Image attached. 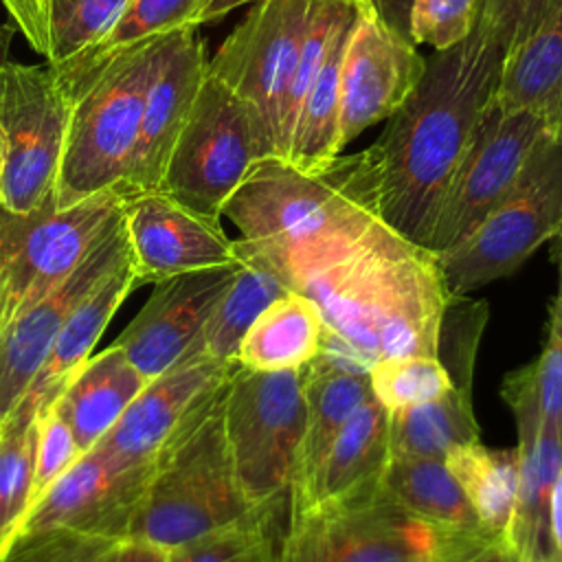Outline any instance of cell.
<instances>
[{
  "label": "cell",
  "mask_w": 562,
  "mask_h": 562,
  "mask_svg": "<svg viewBox=\"0 0 562 562\" xmlns=\"http://www.w3.org/2000/svg\"><path fill=\"white\" fill-rule=\"evenodd\" d=\"M277 156L261 114L206 70L158 191L209 220L261 158Z\"/></svg>",
  "instance_id": "cell-6"
},
{
  "label": "cell",
  "mask_w": 562,
  "mask_h": 562,
  "mask_svg": "<svg viewBox=\"0 0 562 562\" xmlns=\"http://www.w3.org/2000/svg\"><path fill=\"white\" fill-rule=\"evenodd\" d=\"M501 397L518 430V492L507 538L520 562L555 558L549 496L562 465V428L542 419L533 362L505 375Z\"/></svg>",
  "instance_id": "cell-16"
},
{
  "label": "cell",
  "mask_w": 562,
  "mask_h": 562,
  "mask_svg": "<svg viewBox=\"0 0 562 562\" xmlns=\"http://www.w3.org/2000/svg\"><path fill=\"white\" fill-rule=\"evenodd\" d=\"M37 417L20 400L0 424V560L20 536L31 505Z\"/></svg>",
  "instance_id": "cell-33"
},
{
  "label": "cell",
  "mask_w": 562,
  "mask_h": 562,
  "mask_svg": "<svg viewBox=\"0 0 562 562\" xmlns=\"http://www.w3.org/2000/svg\"><path fill=\"white\" fill-rule=\"evenodd\" d=\"M549 138L531 114L490 101L439 200L426 250L441 255L459 244L512 191Z\"/></svg>",
  "instance_id": "cell-12"
},
{
  "label": "cell",
  "mask_w": 562,
  "mask_h": 562,
  "mask_svg": "<svg viewBox=\"0 0 562 562\" xmlns=\"http://www.w3.org/2000/svg\"><path fill=\"white\" fill-rule=\"evenodd\" d=\"M389 419L391 413L375 397L367 400L338 430L307 485L288 498V520L378 487L391 459Z\"/></svg>",
  "instance_id": "cell-22"
},
{
  "label": "cell",
  "mask_w": 562,
  "mask_h": 562,
  "mask_svg": "<svg viewBox=\"0 0 562 562\" xmlns=\"http://www.w3.org/2000/svg\"><path fill=\"white\" fill-rule=\"evenodd\" d=\"M380 485L395 503L439 536L487 531L443 459L391 454Z\"/></svg>",
  "instance_id": "cell-30"
},
{
  "label": "cell",
  "mask_w": 562,
  "mask_h": 562,
  "mask_svg": "<svg viewBox=\"0 0 562 562\" xmlns=\"http://www.w3.org/2000/svg\"><path fill=\"white\" fill-rule=\"evenodd\" d=\"M200 26H182L165 35L140 116L136 154L125 184V198L158 191L169 154L191 112L204 81L209 57L198 33Z\"/></svg>",
  "instance_id": "cell-21"
},
{
  "label": "cell",
  "mask_w": 562,
  "mask_h": 562,
  "mask_svg": "<svg viewBox=\"0 0 562 562\" xmlns=\"http://www.w3.org/2000/svg\"><path fill=\"white\" fill-rule=\"evenodd\" d=\"M533 367L542 419L562 428V263H558V290L549 310L544 347Z\"/></svg>",
  "instance_id": "cell-41"
},
{
  "label": "cell",
  "mask_w": 562,
  "mask_h": 562,
  "mask_svg": "<svg viewBox=\"0 0 562 562\" xmlns=\"http://www.w3.org/2000/svg\"><path fill=\"white\" fill-rule=\"evenodd\" d=\"M492 103L531 114L553 140H562V0L503 53Z\"/></svg>",
  "instance_id": "cell-24"
},
{
  "label": "cell",
  "mask_w": 562,
  "mask_h": 562,
  "mask_svg": "<svg viewBox=\"0 0 562 562\" xmlns=\"http://www.w3.org/2000/svg\"><path fill=\"white\" fill-rule=\"evenodd\" d=\"M551 261L558 266V263H562V228H560V233L551 239Z\"/></svg>",
  "instance_id": "cell-50"
},
{
  "label": "cell",
  "mask_w": 562,
  "mask_h": 562,
  "mask_svg": "<svg viewBox=\"0 0 562 562\" xmlns=\"http://www.w3.org/2000/svg\"><path fill=\"white\" fill-rule=\"evenodd\" d=\"M310 0H257L206 70L250 103L285 158V101L307 22Z\"/></svg>",
  "instance_id": "cell-13"
},
{
  "label": "cell",
  "mask_w": 562,
  "mask_h": 562,
  "mask_svg": "<svg viewBox=\"0 0 562 562\" xmlns=\"http://www.w3.org/2000/svg\"><path fill=\"white\" fill-rule=\"evenodd\" d=\"M296 292L321 310L323 347L364 367L389 356H437L448 301L437 255L393 231L310 274Z\"/></svg>",
  "instance_id": "cell-3"
},
{
  "label": "cell",
  "mask_w": 562,
  "mask_h": 562,
  "mask_svg": "<svg viewBox=\"0 0 562 562\" xmlns=\"http://www.w3.org/2000/svg\"><path fill=\"white\" fill-rule=\"evenodd\" d=\"M125 259H130V244L121 209V215L61 283L0 327V424L24 397L75 305Z\"/></svg>",
  "instance_id": "cell-15"
},
{
  "label": "cell",
  "mask_w": 562,
  "mask_h": 562,
  "mask_svg": "<svg viewBox=\"0 0 562 562\" xmlns=\"http://www.w3.org/2000/svg\"><path fill=\"white\" fill-rule=\"evenodd\" d=\"M13 24L26 37L31 48L40 55H48V9L50 0H2Z\"/></svg>",
  "instance_id": "cell-44"
},
{
  "label": "cell",
  "mask_w": 562,
  "mask_h": 562,
  "mask_svg": "<svg viewBox=\"0 0 562 562\" xmlns=\"http://www.w3.org/2000/svg\"><path fill=\"white\" fill-rule=\"evenodd\" d=\"M119 542L70 529L29 531L15 538L0 562H112Z\"/></svg>",
  "instance_id": "cell-38"
},
{
  "label": "cell",
  "mask_w": 562,
  "mask_h": 562,
  "mask_svg": "<svg viewBox=\"0 0 562 562\" xmlns=\"http://www.w3.org/2000/svg\"><path fill=\"white\" fill-rule=\"evenodd\" d=\"M362 0L336 26L327 55L305 92L294 116L285 160L301 171H318L334 162L342 151L338 145V108H340V68L349 33L360 13Z\"/></svg>",
  "instance_id": "cell-29"
},
{
  "label": "cell",
  "mask_w": 562,
  "mask_h": 562,
  "mask_svg": "<svg viewBox=\"0 0 562 562\" xmlns=\"http://www.w3.org/2000/svg\"><path fill=\"white\" fill-rule=\"evenodd\" d=\"M165 35L145 37L119 50L66 86L72 112L55 184L59 209L105 191L123 198L145 94Z\"/></svg>",
  "instance_id": "cell-5"
},
{
  "label": "cell",
  "mask_w": 562,
  "mask_h": 562,
  "mask_svg": "<svg viewBox=\"0 0 562 562\" xmlns=\"http://www.w3.org/2000/svg\"><path fill=\"white\" fill-rule=\"evenodd\" d=\"M224 428L237 481L252 507L288 498L305 430L299 369L235 367L224 391Z\"/></svg>",
  "instance_id": "cell-8"
},
{
  "label": "cell",
  "mask_w": 562,
  "mask_h": 562,
  "mask_svg": "<svg viewBox=\"0 0 562 562\" xmlns=\"http://www.w3.org/2000/svg\"><path fill=\"white\" fill-rule=\"evenodd\" d=\"M279 509L281 503L259 507L239 522L169 551L167 562H277L283 538Z\"/></svg>",
  "instance_id": "cell-35"
},
{
  "label": "cell",
  "mask_w": 562,
  "mask_h": 562,
  "mask_svg": "<svg viewBox=\"0 0 562 562\" xmlns=\"http://www.w3.org/2000/svg\"><path fill=\"white\" fill-rule=\"evenodd\" d=\"M15 35V24H0V70L9 61V46Z\"/></svg>",
  "instance_id": "cell-49"
},
{
  "label": "cell",
  "mask_w": 562,
  "mask_h": 562,
  "mask_svg": "<svg viewBox=\"0 0 562 562\" xmlns=\"http://www.w3.org/2000/svg\"><path fill=\"white\" fill-rule=\"evenodd\" d=\"M145 384L147 378L116 342L86 360L55 400L81 452L92 450L112 430Z\"/></svg>",
  "instance_id": "cell-26"
},
{
  "label": "cell",
  "mask_w": 562,
  "mask_h": 562,
  "mask_svg": "<svg viewBox=\"0 0 562 562\" xmlns=\"http://www.w3.org/2000/svg\"><path fill=\"white\" fill-rule=\"evenodd\" d=\"M151 463L121 468L99 448L83 452L26 512L20 533L70 529L125 540Z\"/></svg>",
  "instance_id": "cell-19"
},
{
  "label": "cell",
  "mask_w": 562,
  "mask_h": 562,
  "mask_svg": "<svg viewBox=\"0 0 562 562\" xmlns=\"http://www.w3.org/2000/svg\"><path fill=\"white\" fill-rule=\"evenodd\" d=\"M130 0H50L48 55L53 68H64L92 48L121 18Z\"/></svg>",
  "instance_id": "cell-36"
},
{
  "label": "cell",
  "mask_w": 562,
  "mask_h": 562,
  "mask_svg": "<svg viewBox=\"0 0 562 562\" xmlns=\"http://www.w3.org/2000/svg\"><path fill=\"white\" fill-rule=\"evenodd\" d=\"M299 373L305 397V430L288 498L307 485L338 430L373 397L369 367L338 349L321 347L318 356L301 367Z\"/></svg>",
  "instance_id": "cell-23"
},
{
  "label": "cell",
  "mask_w": 562,
  "mask_h": 562,
  "mask_svg": "<svg viewBox=\"0 0 562 562\" xmlns=\"http://www.w3.org/2000/svg\"><path fill=\"white\" fill-rule=\"evenodd\" d=\"M540 562H562V558L555 555V558H547V560H540Z\"/></svg>",
  "instance_id": "cell-51"
},
{
  "label": "cell",
  "mask_w": 562,
  "mask_h": 562,
  "mask_svg": "<svg viewBox=\"0 0 562 562\" xmlns=\"http://www.w3.org/2000/svg\"><path fill=\"white\" fill-rule=\"evenodd\" d=\"M233 274L235 261L156 281L140 312L114 342L147 380L165 373L198 351L202 329Z\"/></svg>",
  "instance_id": "cell-18"
},
{
  "label": "cell",
  "mask_w": 562,
  "mask_h": 562,
  "mask_svg": "<svg viewBox=\"0 0 562 562\" xmlns=\"http://www.w3.org/2000/svg\"><path fill=\"white\" fill-rule=\"evenodd\" d=\"M503 44L479 20L459 44L435 50L406 101L367 147L380 220L426 248L439 200L498 81Z\"/></svg>",
  "instance_id": "cell-1"
},
{
  "label": "cell",
  "mask_w": 562,
  "mask_h": 562,
  "mask_svg": "<svg viewBox=\"0 0 562 562\" xmlns=\"http://www.w3.org/2000/svg\"><path fill=\"white\" fill-rule=\"evenodd\" d=\"M426 70L417 44L362 0L340 68V151L364 130L386 121Z\"/></svg>",
  "instance_id": "cell-14"
},
{
  "label": "cell",
  "mask_w": 562,
  "mask_h": 562,
  "mask_svg": "<svg viewBox=\"0 0 562 562\" xmlns=\"http://www.w3.org/2000/svg\"><path fill=\"white\" fill-rule=\"evenodd\" d=\"M200 0H130L116 24L86 53L64 68H55L59 79L70 86L92 68L119 50L154 35H165L193 24V13ZM195 26V24H193Z\"/></svg>",
  "instance_id": "cell-34"
},
{
  "label": "cell",
  "mask_w": 562,
  "mask_h": 562,
  "mask_svg": "<svg viewBox=\"0 0 562 562\" xmlns=\"http://www.w3.org/2000/svg\"><path fill=\"white\" fill-rule=\"evenodd\" d=\"M323 331L316 301L290 290L255 318L239 342L235 362L252 371L301 369L318 356Z\"/></svg>",
  "instance_id": "cell-28"
},
{
  "label": "cell",
  "mask_w": 562,
  "mask_h": 562,
  "mask_svg": "<svg viewBox=\"0 0 562 562\" xmlns=\"http://www.w3.org/2000/svg\"><path fill=\"white\" fill-rule=\"evenodd\" d=\"M483 0H413L408 37L432 50H446L463 42L481 18Z\"/></svg>",
  "instance_id": "cell-39"
},
{
  "label": "cell",
  "mask_w": 562,
  "mask_h": 562,
  "mask_svg": "<svg viewBox=\"0 0 562 562\" xmlns=\"http://www.w3.org/2000/svg\"><path fill=\"white\" fill-rule=\"evenodd\" d=\"M233 246L235 274L198 340V351L222 362H235L239 342L255 318L292 290L281 270L250 241L233 239Z\"/></svg>",
  "instance_id": "cell-27"
},
{
  "label": "cell",
  "mask_w": 562,
  "mask_h": 562,
  "mask_svg": "<svg viewBox=\"0 0 562 562\" xmlns=\"http://www.w3.org/2000/svg\"><path fill=\"white\" fill-rule=\"evenodd\" d=\"M371 395L389 411L424 404L452 389V380L437 356H389L369 367Z\"/></svg>",
  "instance_id": "cell-37"
},
{
  "label": "cell",
  "mask_w": 562,
  "mask_h": 562,
  "mask_svg": "<svg viewBox=\"0 0 562 562\" xmlns=\"http://www.w3.org/2000/svg\"><path fill=\"white\" fill-rule=\"evenodd\" d=\"M136 285L140 283L130 255V259L105 274L68 314L22 402L42 415L61 395L72 375L92 356L108 323Z\"/></svg>",
  "instance_id": "cell-25"
},
{
  "label": "cell",
  "mask_w": 562,
  "mask_h": 562,
  "mask_svg": "<svg viewBox=\"0 0 562 562\" xmlns=\"http://www.w3.org/2000/svg\"><path fill=\"white\" fill-rule=\"evenodd\" d=\"M428 562H520L507 536L490 531L439 536Z\"/></svg>",
  "instance_id": "cell-43"
},
{
  "label": "cell",
  "mask_w": 562,
  "mask_h": 562,
  "mask_svg": "<svg viewBox=\"0 0 562 562\" xmlns=\"http://www.w3.org/2000/svg\"><path fill=\"white\" fill-rule=\"evenodd\" d=\"M72 97L55 68L7 61L0 70V209L31 213L55 198Z\"/></svg>",
  "instance_id": "cell-9"
},
{
  "label": "cell",
  "mask_w": 562,
  "mask_h": 562,
  "mask_svg": "<svg viewBox=\"0 0 562 562\" xmlns=\"http://www.w3.org/2000/svg\"><path fill=\"white\" fill-rule=\"evenodd\" d=\"M167 558H169V551L151 542L125 538L119 542L112 562H167Z\"/></svg>",
  "instance_id": "cell-45"
},
{
  "label": "cell",
  "mask_w": 562,
  "mask_h": 562,
  "mask_svg": "<svg viewBox=\"0 0 562 562\" xmlns=\"http://www.w3.org/2000/svg\"><path fill=\"white\" fill-rule=\"evenodd\" d=\"M553 2L555 0H483L479 20L507 50L540 22Z\"/></svg>",
  "instance_id": "cell-42"
},
{
  "label": "cell",
  "mask_w": 562,
  "mask_h": 562,
  "mask_svg": "<svg viewBox=\"0 0 562 562\" xmlns=\"http://www.w3.org/2000/svg\"><path fill=\"white\" fill-rule=\"evenodd\" d=\"M549 527H551L555 551L562 558V465L558 470V476L553 481L551 496H549Z\"/></svg>",
  "instance_id": "cell-48"
},
{
  "label": "cell",
  "mask_w": 562,
  "mask_h": 562,
  "mask_svg": "<svg viewBox=\"0 0 562 562\" xmlns=\"http://www.w3.org/2000/svg\"><path fill=\"white\" fill-rule=\"evenodd\" d=\"M391 454L443 459L452 448L481 441L472 389L452 386L437 400L391 413Z\"/></svg>",
  "instance_id": "cell-31"
},
{
  "label": "cell",
  "mask_w": 562,
  "mask_h": 562,
  "mask_svg": "<svg viewBox=\"0 0 562 562\" xmlns=\"http://www.w3.org/2000/svg\"><path fill=\"white\" fill-rule=\"evenodd\" d=\"M114 191L59 209L55 198L31 213L0 209V327L61 283L121 215Z\"/></svg>",
  "instance_id": "cell-10"
},
{
  "label": "cell",
  "mask_w": 562,
  "mask_h": 562,
  "mask_svg": "<svg viewBox=\"0 0 562 562\" xmlns=\"http://www.w3.org/2000/svg\"><path fill=\"white\" fill-rule=\"evenodd\" d=\"M77 439L68 422L57 411L55 402L37 417V446L35 470L31 485V505L37 503L48 487L81 457ZM29 505V509H31Z\"/></svg>",
  "instance_id": "cell-40"
},
{
  "label": "cell",
  "mask_w": 562,
  "mask_h": 562,
  "mask_svg": "<svg viewBox=\"0 0 562 562\" xmlns=\"http://www.w3.org/2000/svg\"><path fill=\"white\" fill-rule=\"evenodd\" d=\"M257 0H200L198 9L193 13V24L202 26L209 22H217L224 15H228L231 11H235L241 4H252Z\"/></svg>",
  "instance_id": "cell-46"
},
{
  "label": "cell",
  "mask_w": 562,
  "mask_h": 562,
  "mask_svg": "<svg viewBox=\"0 0 562 562\" xmlns=\"http://www.w3.org/2000/svg\"><path fill=\"white\" fill-rule=\"evenodd\" d=\"M562 228V140L549 138L512 191L452 248L437 255L448 296L514 274Z\"/></svg>",
  "instance_id": "cell-7"
},
{
  "label": "cell",
  "mask_w": 562,
  "mask_h": 562,
  "mask_svg": "<svg viewBox=\"0 0 562 562\" xmlns=\"http://www.w3.org/2000/svg\"><path fill=\"white\" fill-rule=\"evenodd\" d=\"M123 224L138 283L235 261L233 239L209 220L160 191L123 200Z\"/></svg>",
  "instance_id": "cell-20"
},
{
  "label": "cell",
  "mask_w": 562,
  "mask_h": 562,
  "mask_svg": "<svg viewBox=\"0 0 562 562\" xmlns=\"http://www.w3.org/2000/svg\"><path fill=\"white\" fill-rule=\"evenodd\" d=\"M437 531L382 485L288 520L277 562H428Z\"/></svg>",
  "instance_id": "cell-11"
},
{
  "label": "cell",
  "mask_w": 562,
  "mask_h": 562,
  "mask_svg": "<svg viewBox=\"0 0 562 562\" xmlns=\"http://www.w3.org/2000/svg\"><path fill=\"white\" fill-rule=\"evenodd\" d=\"M443 463L483 529L507 536L518 492V448H485L481 441L463 443L452 448Z\"/></svg>",
  "instance_id": "cell-32"
},
{
  "label": "cell",
  "mask_w": 562,
  "mask_h": 562,
  "mask_svg": "<svg viewBox=\"0 0 562 562\" xmlns=\"http://www.w3.org/2000/svg\"><path fill=\"white\" fill-rule=\"evenodd\" d=\"M371 7L397 31L408 35V13L413 0H369Z\"/></svg>",
  "instance_id": "cell-47"
},
{
  "label": "cell",
  "mask_w": 562,
  "mask_h": 562,
  "mask_svg": "<svg viewBox=\"0 0 562 562\" xmlns=\"http://www.w3.org/2000/svg\"><path fill=\"white\" fill-rule=\"evenodd\" d=\"M222 217L292 290L391 231L378 215L367 149L340 154L318 171H301L279 156L261 158L226 200Z\"/></svg>",
  "instance_id": "cell-2"
},
{
  "label": "cell",
  "mask_w": 562,
  "mask_h": 562,
  "mask_svg": "<svg viewBox=\"0 0 562 562\" xmlns=\"http://www.w3.org/2000/svg\"><path fill=\"white\" fill-rule=\"evenodd\" d=\"M226 382L154 457L127 538L173 551L259 509L244 496L228 450Z\"/></svg>",
  "instance_id": "cell-4"
},
{
  "label": "cell",
  "mask_w": 562,
  "mask_h": 562,
  "mask_svg": "<svg viewBox=\"0 0 562 562\" xmlns=\"http://www.w3.org/2000/svg\"><path fill=\"white\" fill-rule=\"evenodd\" d=\"M237 362L193 351L147 380L112 430L94 446L121 468L147 465L182 424L231 378Z\"/></svg>",
  "instance_id": "cell-17"
}]
</instances>
